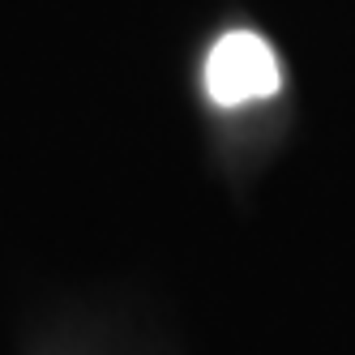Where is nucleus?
<instances>
[{"label": "nucleus", "instance_id": "nucleus-1", "mask_svg": "<svg viewBox=\"0 0 355 355\" xmlns=\"http://www.w3.org/2000/svg\"><path fill=\"white\" fill-rule=\"evenodd\" d=\"M278 86H283V69H278L274 47L261 35L232 31L214 43L206 60V94L218 107L261 103V98L278 94Z\"/></svg>", "mask_w": 355, "mask_h": 355}]
</instances>
